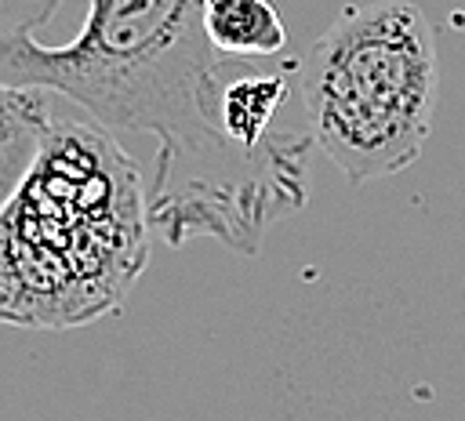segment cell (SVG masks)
Listing matches in <instances>:
<instances>
[{
    "instance_id": "obj_1",
    "label": "cell",
    "mask_w": 465,
    "mask_h": 421,
    "mask_svg": "<svg viewBox=\"0 0 465 421\" xmlns=\"http://www.w3.org/2000/svg\"><path fill=\"white\" fill-rule=\"evenodd\" d=\"M203 0H91L69 44L0 36V80L69 98L109 131L156 138L149 229L167 247L218 240L254 258L265 232L309 196V131L247 149L222 131L225 69Z\"/></svg>"
},
{
    "instance_id": "obj_2",
    "label": "cell",
    "mask_w": 465,
    "mask_h": 421,
    "mask_svg": "<svg viewBox=\"0 0 465 421\" xmlns=\"http://www.w3.org/2000/svg\"><path fill=\"white\" fill-rule=\"evenodd\" d=\"M145 185L109 127L51 113L0 200V323L69 330L116 312L149 261Z\"/></svg>"
},
{
    "instance_id": "obj_3",
    "label": "cell",
    "mask_w": 465,
    "mask_h": 421,
    "mask_svg": "<svg viewBox=\"0 0 465 421\" xmlns=\"http://www.w3.org/2000/svg\"><path fill=\"white\" fill-rule=\"evenodd\" d=\"M312 145L349 185L411 167L440 98L436 36L414 0L345 7L298 62Z\"/></svg>"
},
{
    "instance_id": "obj_4",
    "label": "cell",
    "mask_w": 465,
    "mask_h": 421,
    "mask_svg": "<svg viewBox=\"0 0 465 421\" xmlns=\"http://www.w3.org/2000/svg\"><path fill=\"white\" fill-rule=\"evenodd\" d=\"M203 25L232 58H272L287 47V25L269 0H203Z\"/></svg>"
},
{
    "instance_id": "obj_5",
    "label": "cell",
    "mask_w": 465,
    "mask_h": 421,
    "mask_svg": "<svg viewBox=\"0 0 465 421\" xmlns=\"http://www.w3.org/2000/svg\"><path fill=\"white\" fill-rule=\"evenodd\" d=\"M47 98L51 91L44 87H18L0 80V200L15 189L44 138L51 120Z\"/></svg>"
},
{
    "instance_id": "obj_6",
    "label": "cell",
    "mask_w": 465,
    "mask_h": 421,
    "mask_svg": "<svg viewBox=\"0 0 465 421\" xmlns=\"http://www.w3.org/2000/svg\"><path fill=\"white\" fill-rule=\"evenodd\" d=\"M62 0H0V36L7 33H36L51 22Z\"/></svg>"
}]
</instances>
